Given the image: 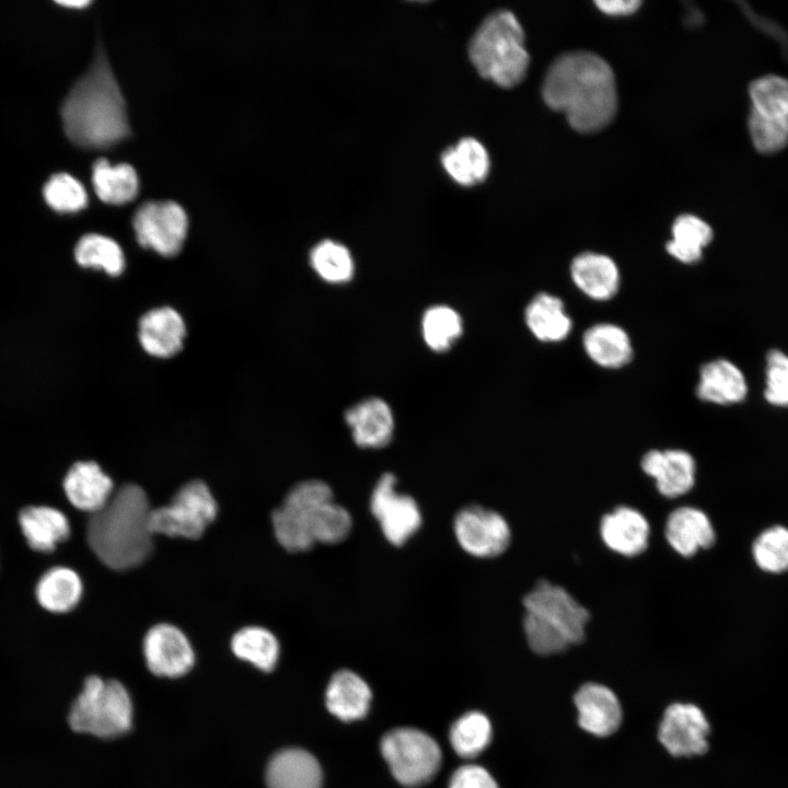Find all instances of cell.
I'll list each match as a JSON object with an SVG mask.
<instances>
[{
    "instance_id": "1",
    "label": "cell",
    "mask_w": 788,
    "mask_h": 788,
    "mask_svg": "<svg viewBox=\"0 0 788 788\" xmlns=\"http://www.w3.org/2000/svg\"><path fill=\"white\" fill-rule=\"evenodd\" d=\"M543 96L563 112L579 131L590 132L607 125L616 113L617 93L610 65L589 51L566 53L548 68Z\"/></svg>"
},
{
    "instance_id": "2",
    "label": "cell",
    "mask_w": 788,
    "mask_h": 788,
    "mask_svg": "<svg viewBox=\"0 0 788 788\" xmlns=\"http://www.w3.org/2000/svg\"><path fill=\"white\" fill-rule=\"evenodd\" d=\"M61 118L68 138L86 149L107 148L129 135L125 100L102 47L65 99Z\"/></svg>"
},
{
    "instance_id": "3",
    "label": "cell",
    "mask_w": 788,
    "mask_h": 788,
    "mask_svg": "<svg viewBox=\"0 0 788 788\" xmlns=\"http://www.w3.org/2000/svg\"><path fill=\"white\" fill-rule=\"evenodd\" d=\"M152 508L144 490L126 484L89 520L90 548L107 567L127 570L141 565L153 551L149 519Z\"/></svg>"
},
{
    "instance_id": "4",
    "label": "cell",
    "mask_w": 788,
    "mask_h": 788,
    "mask_svg": "<svg viewBox=\"0 0 788 788\" xmlns=\"http://www.w3.org/2000/svg\"><path fill=\"white\" fill-rule=\"evenodd\" d=\"M523 606L524 634L535 653H558L584 639L589 612L564 588L540 580Z\"/></svg>"
},
{
    "instance_id": "5",
    "label": "cell",
    "mask_w": 788,
    "mask_h": 788,
    "mask_svg": "<svg viewBox=\"0 0 788 788\" xmlns=\"http://www.w3.org/2000/svg\"><path fill=\"white\" fill-rule=\"evenodd\" d=\"M468 56L483 78L503 88L518 84L525 76L530 57L514 14L508 10L489 14L470 40Z\"/></svg>"
},
{
    "instance_id": "6",
    "label": "cell",
    "mask_w": 788,
    "mask_h": 788,
    "mask_svg": "<svg viewBox=\"0 0 788 788\" xmlns=\"http://www.w3.org/2000/svg\"><path fill=\"white\" fill-rule=\"evenodd\" d=\"M131 718L132 705L124 685L92 675L71 705L68 721L76 732L112 739L129 731Z\"/></svg>"
},
{
    "instance_id": "7",
    "label": "cell",
    "mask_w": 788,
    "mask_h": 788,
    "mask_svg": "<svg viewBox=\"0 0 788 788\" xmlns=\"http://www.w3.org/2000/svg\"><path fill=\"white\" fill-rule=\"evenodd\" d=\"M334 499L331 486L318 479L296 484L271 513L275 537L288 552L310 551L313 531L323 506Z\"/></svg>"
},
{
    "instance_id": "8",
    "label": "cell",
    "mask_w": 788,
    "mask_h": 788,
    "mask_svg": "<svg viewBox=\"0 0 788 788\" xmlns=\"http://www.w3.org/2000/svg\"><path fill=\"white\" fill-rule=\"evenodd\" d=\"M218 505L209 487L202 480L183 485L169 505L150 512L152 534L171 537L199 538L216 519Z\"/></svg>"
},
{
    "instance_id": "9",
    "label": "cell",
    "mask_w": 788,
    "mask_h": 788,
    "mask_svg": "<svg viewBox=\"0 0 788 788\" xmlns=\"http://www.w3.org/2000/svg\"><path fill=\"white\" fill-rule=\"evenodd\" d=\"M381 753L395 779L410 788L431 780L441 764L438 743L414 728H397L387 732L381 741Z\"/></svg>"
},
{
    "instance_id": "10",
    "label": "cell",
    "mask_w": 788,
    "mask_h": 788,
    "mask_svg": "<svg viewBox=\"0 0 788 788\" xmlns=\"http://www.w3.org/2000/svg\"><path fill=\"white\" fill-rule=\"evenodd\" d=\"M396 484L395 475L382 474L372 489L369 507L386 541L403 546L420 529L422 514L417 501L398 493Z\"/></svg>"
},
{
    "instance_id": "11",
    "label": "cell",
    "mask_w": 788,
    "mask_h": 788,
    "mask_svg": "<svg viewBox=\"0 0 788 788\" xmlns=\"http://www.w3.org/2000/svg\"><path fill=\"white\" fill-rule=\"evenodd\" d=\"M453 532L461 548L477 558L501 555L511 541L507 520L499 512L479 505L465 506L455 513Z\"/></svg>"
},
{
    "instance_id": "12",
    "label": "cell",
    "mask_w": 788,
    "mask_h": 788,
    "mask_svg": "<svg viewBox=\"0 0 788 788\" xmlns=\"http://www.w3.org/2000/svg\"><path fill=\"white\" fill-rule=\"evenodd\" d=\"M132 225L141 246L170 257L182 250L188 220L185 210L174 201H148L136 211Z\"/></svg>"
},
{
    "instance_id": "13",
    "label": "cell",
    "mask_w": 788,
    "mask_h": 788,
    "mask_svg": "<svg viewBox=\"0 0 788 788\" xmlns=\"http://www.w3.org/2000/svg\"><path fill=\"white\" fill-rule=\"evenodd\" d=\"M709 731V722L699 707L674 703L664 710L658 737L671 755L688 757L708 750Z\"/></svg>"
},
{
    "instance_id": "14",
    "label": "cell",
    "mask_w": 788,
    "mask_h": 788,
    "mask_svg": "<svg viewBox=\"0 0 788 788\" xmlns=\"http://www.w3.org/2000/svg\"><path fill=\"white\" fill-rule=\"evenodd\" d=\"M143 656L148 669L164 677L186 674L195 661L187 637L176 626L166 623L157 624L147 631Z\"/></svg>"
},
{
    "instance_id": "15",
    "label": "cell",
    "mask_w": 788,
    "mask_h": 788,
    "mask_svg": "<svg viewBox=\"0 0 788 788\" xmlns=\"http://www.w3.org/2000/svg\"><path fill=\"white\" fill-rule=\"evenodd\" d=\"M579 726L596 737L614 733L622 722V706L615 693L599 683L583 684L575 694Z\"/></svg>"
},
{
    "instance_id": "16",
    "label": "cell",
    "mask_w": 788,
    "mask_h": 788,
    "mask_svg": "<svg viewBox=\"0 0 788 788\" xmlns=\"http://www.w3.org/2000/svg\"><path fill=\"white\" fill-rule=\"evenodd\" d=\"M641 468L656 480L659 493L668 498L686 494L695 483V461L680 449L647 452L641 459Z\"/></svg>"
},
{
    "instance_id": "17",
    "label": "cell",
    "mask_w": 788,
    "mask_h": 788,
    "mask_svg": "<svg viewBox=\"0 0 788 788\" xmlns=\"http://www.w3.org/2000/svg\"><path fill=\"white\" fill-rule=\"evenodd\" d=\"M185 336V322L173 308L152 309L139 321L140 345L152 357L169 358L176 355L183 348Z\"/></svg>"
},
{
    "instance_id": "18",
    "label": "cell",
    "mask_w": 788,
    "mask_h": 788,
    "mask_svg": "<svg viewBox=\"0 0 788 788\" xmlns=\"http://www.w3.org/2000/svg\"><path fill=\"white\" fill-rule=\"evenodd\" d=\"M600 534L611 551L633 557L647 548L650 526L645 515L638 510L621 506L603 515Z\"/></svg>"
},
{
    "instance_id": "19",
    "label": "cell",
    "mask_w": 788,
    "mask_h": 788,
    "mask_svg": "<svg viewBox=\"0 0 788 788\" xmlns=\"http://www.w3.org/2000/svg\"><path fill=\"white\" fill-rule=\"evenodd\" d=\"M352 439L360 448L386 447L394 433V417L386 402L378 397L367 398L345 413Z\"/></svg>"
},
{
    "instance_id": "20",
    "label": "cell",
    "mask_w": 788,
    "mask_h": 788,
    "mask_svg": "<svg viewBox=\"0 0 788 788\" xmlns=\"http://www.w3.org/2000/svg\"><path fill=\"white\" fill-rule=\"evenodd\" d=\"M63 490L74 508L93 514L108 502L114 484L97 463L84 461L70 467L63 479Z\"/></svg>"
},
{
    "instance_id": "21",
    "label": "cell",
    "mask_w": 788,
    "mask_h": 788,
    "mask_svg": "<svg viewBox=\"0 0 788 788\" xmlns=\"http://www.w3.org/2000/svg\"><path fill=\"white\" fill-rule=\"evenodd\" d=\"M570 277L583 294L595 301L612 299L621 283L616 263L610 256L594 252L581 253L572 259Z\"/></svg>"
},
{
    "instance_id": "22",
    "label": "cell",
    "mask_w": 788,
    "mask_h": 788,
    "mask_svg": "<svg viewBox=\"0 0 788 788\" xmlns=\"http://www.w3.org/2000/svg\"><path fill=\"white\" fill-rule=\"evenodd\" d=\"M665 538L671 547L684 557L715 543V531L708 517L699 509L680 507L665 522Z\"/></svg>"
},
{
    "instance_id": "23",
    "label": "cell",
    "mask_w": 788,
    "mask_h": 788,
    "mask_svg": "<svg viewBox=\"0 0 788 788\" xmlns=\"http://www.w3.org/2000/svg\"><path fill=\"white\" fill-rule=\"evenodd\" d=\"M268 788H321V767L309 752L287 749L275 754L266 768Z\"/></svg>"
},
{
    "instance_id": "24",
    "label": "cell",
    "mask_w": 788,
    "mask_h": 788,
    "mask_svg": "<svg viewBox=\"0 0 788 788\" xmlns=\"http://www.w3.org/2000/svg\"><path fill=\"white\" fill-rule=\"evenodd\" d=\"M748 394V384L742 371L727 359H715L705 363L699 371L696 395L699 399L718 405L742 402Z\"/></svg>"
},
{
    "instance_id": "25",
    "label": "cell",
    "mask_w": 788,
    "mask_h": 788,
    "mask_svg": "<svg viewBox=\"0 0 788 788\" xmlns=\"http://www.w3.org/2000/svg\"><path fill=\"white\" fill-rule=\"evenodd\" d=\"M19 523L31 548L42 553L53 552L70 535L68 518L53 507H26L19 514Z\"/></svg>"
},
{
    "instance_id": "26",
    "label": "cell",
    "mask_w": 788,
    "mask_h": 788,
    "mask_svg": "<svg viewBox=\"0 0 788 788\" xmlns=\"http://www.w3.org/2000/svg\"><path fill=\"white\" fill-rule=\"evenodd\" d=\"M582 346L587 356L598 366L617 369L626 366L633 358V346L627 332L613 323H599L590 326L582 336Z\"/></svg>"
},
{
    "instance_id": "27",
    "label": "cell",
    "mask_w": 788,
    "mask_h": 788,
    "mask_svg": "<svg viewBox=\"0 0 788 788\" xmlns=\"http://www.w3.org/2000/svg\"><path fill=\"white\" fill-rule=\"evenodd\" d=\"M371 702L369 685L355 672L339 670L326 688V706L338 719L352 721L364 717Z\"/></svg>"
},
{
    "instance_id": "28",
    "label": "cell",
    "mask_w": 788,
    "mask_h": 788,
    "mask_svg": "<svg viewBox=\"0 0 788 788\" xmlns=\"http://www.w3.org/2000/svg\"><path fill=\"white\" fill-rule=\"evenodd\" d=\"M524 320L532 335L543 343H558L572 328L570 316L560 298L547 292L537 293L526 305Z\"/></svg>"
},
{
    "instance_id": "29",
    "label": "cell",
    "mask_w": 788,
    "mask_h": 788,
    "mask_svg": "<svg viewBox=\"0 0 788 788\" xmlns=\"http://www.w3.org/2000/svg\"><path fill=\"white\" fill-rule=\"evenodd\" d=\"M441 163L449 176L463 186L483 182L490 169L486 148L472 137L463 138L447 148L441 154Z\"/></svg>"
},
{
    "instance_id": "30",
    "label": "cell",
    "mask_w": 788,
    "mask_h": 788,
    "mask_svg": "<svg viewBox=\"0 0 788 788\" xmlns=\"http://www.w3.org/2000/svg\"><path fill=\"white\" fill-rule=\"evenodd\" d=\"M80 576L68 567H53L38 580L36 598L38 603L53 613H66L79 603L82 595Z\"/></svg>"
},
{
    "instance_id": "31",
    "label": "cell",
    "mask_w": 788,
    "mask_h": 788,
    "mask_svg": "<svg viewBox=\"0 0 788 788\" xmlns=\"http://www.w3.org/2000/svg\"><path fill=\"white\" fill-rule=\"evenodd\" d=\"M92 182L100 199L112 205H123L132 200L139 186L137 173L131 165L126 163L113 165L106 159H100L94 163Z\"/></svg>"
},
{
    "instance_id": "32",
    "label": "cell",
    "mask_w": 788,
    "mask_h": 788,
    "mask_svg": "<svg viewBox=\"0 0 788 788\" xmlns=\"http://www.w3.org/2000/svg\"><path fill=\"white\" fill-rule=\"evenodd\" d=\"M711 227L694 215L677 217L672 225V239L667 243L668 253L684 264H694L703 256V250L712 240Z\"/></svg>"
},
{
    "instance_id": "33",
    "label": "cell",
    "mask_w": 788,
    "mask_h": 788,
    "mask_svg": "<svg viewBox=\"0 0 788 788\" xmlns=\"http://www.w3.org/2000/svg\"><path fill=\"white\" fill-rule=\"evenodd\" d=\"M233 653L262 671L270 672L276 667L280 646L276 636L260 626H246L231 639Z\"/></svg>"
},
{
    "instance_id": "34",
    "label": "cell",
    "mask_w": 788,
    "mask_h": 788,
    "mask_svg": "<svg viewBox=\"0 0 788 788\" xmlns=\"http://www.w3.org/2000/svg\"><path fill=\"white\" fill-rule=\"evenodd\" d=\"M74 257L79 265L104 270L116 277L125 269V255L119 244L96 233L83 235L76 245Z\"/></svg>"
},
{
    "instance_id": "35",
    "label": "cell",
    "mask_w": 788,
    "mask_h": 788,
    "mask_svg": "<svg viewBox=\"0 0 788 788\" xmlns=\"http://www.w3.org/2000/svg\"><path fill=\"white\" fill-rule=\"evenodd\" d=\"M491 733L488 718L479 711H470L451 726L449 739L460 756L471 758L488 746Z\"/></svg>"
},
{
    "instance_id": "36",
    "label": "cell",
    "mask_w": 788,
    "mask_h": 788,
    "mask_svg": "<svg viewBox=\"0 0 788 788\" xmlns=\"http://www.w3.org/2000/svg\"><path fill=\"white\" fill-rule=\"evenodd\" d=\"M314 271L325 281L343 283L354 275V259L349 250L333 240H323L310 253Z\"/></svg>"
},
{
    "instance_id": "37",
    "label": "cell",
    "mask_w": 788,
    "mask_h": 788,
    "mask_svg": "<svg viewBox=\"0 0 788 788\" xmlns=\"http://www.w3.org/2000/svg\"><path fill=\"white\" fill-rule=\"evenodd\" d=\"M421 327L426 344L434 351L448 350L463 331L460 314L448 305L429 308L422 316Z\"/></svg>"
},
{
    "instance_id": "38",
    "label": "cell",
    "mask_w": 788,
    "mask_h": 788,
    "mask_svg": "<svg viewBox=\"0 0 788 788\" xmlns=\"http://www.w3.org/2000/svg\"><path fill=\"white\" fill-rule=\"evenodd\" d=\"M751 109L767 116H788V79L766 74L753 80L749 86Z\"/></svg>"
},
{
    "instance_id": "39",
    "label": "cell",
    "mask_w": 788,
    "mask_h": 788,
    "mask_svg": "<svg viewBox=\"0 0 788 788\" xmlns=\"http://www.w3.org/2000/svg\"><path fill=\"white\" fill-rule=\"evenodd\" d=\"M748 129L753 146L761 153H775L788 144V116H767L751 109Z\"/></svg>"
},
{
    "instance_id": "40",
    "label": "cell",
    "mask_w": 788,
    "mask_h": 788,
    "mask_svg": "<svg viewBox=\"0 0 788 788\" xmlns=\"http://www.w3.org/2000/svg\"><path fill=\"white\" fill-rule=\"evenodd\" d=\"M753 555L763 570L780 572L788 569V529L777 525L764 531L754 542Z\"/></svg>"
},
{
    "instance_id": "41",
    "label": "cell",
    "mask_w": 788,
    "mask_h": 788,
    "mask_svg": "<svg viewBox=\"0 0 788 788\" xmlns=\"http://www.w3.org/2000/svg\"><path fill=\"white\" fill-rule=\"evenodd\" d=\"M46 202L59 212H76L88 204L83 185L67 173L54 174L44 186Z\"/></svg>"
},
{
    "instance_id": "42",
    "label": "cell",
    "mask_w": 788,
    "mask_h": 788,
    "mask_svg": "<svg viewBox=\"0 0 788 788\" xmlns=\"http://www.w3.org/2000/svg\"><path fill=\"white\" fill-rule=\"evenodd\" d=\"M764 396L772 405L788 407V356L780 350L766 357Z\"/></svg>"
},
{
    "instance_id": "43",
    "label": "cell",
    "mask_w": 788,
    "mask_h": 788,
    "mask_svg": "<svg viewBox=\"0 0 788 788\" xmlns=\"http://www.w3.org/2000/svg\"><path fill=\"white\" fill-rule=\"evenodd\" d=\"M449 788H499L494 777L482 766L464 765L450 778Z\"/></svg>"
},
{
    "instance_id": "44",
    "label": "cell",
    "mask_w": 788,
    "mask_h": 788,
    "mask_svg": "<svg viewBox=\"0 0 788 788\" xmlns=\"http://www.w3.org/2000/svg\"><path fill=\"white\" fill-rule=\"evenodd\" d=\"M596 7L607 13L614 15L629 14L634 12L639 5L640 1L637 0H600L595 1Z\"/></svg>"
},
{
    "instance_id": "45",
    "label": "cell",
    "mask_w": 788,
    "mask_h": 788,
    "mask_svg": "<svg viewBox=\"0 0 788 788\" xmlns=\"http://www.w3.org/2000/svg\"><path fill=\"white\" fill-rule=\"evenodd\" d=\"M60 5L67 7V8H83L90 3V1L86 0H62L57 1Z\"/></svg>"
}]
</instances>
